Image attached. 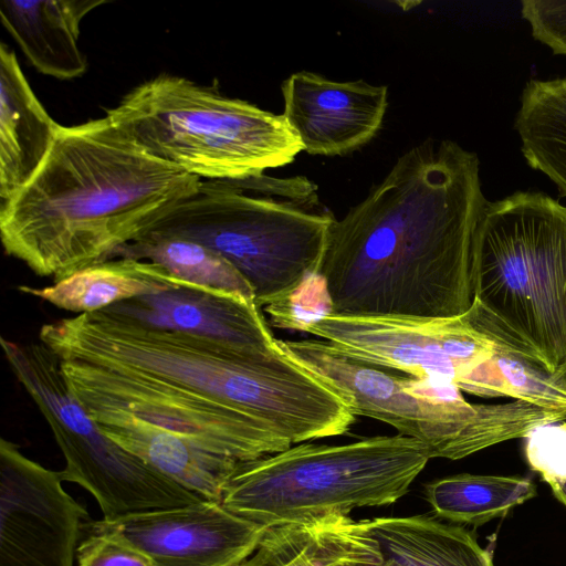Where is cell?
<instances>
[{"mask_svg":"<svg viewBox=\"0 0 566 566\" xmlns=\"http://www.w3.org/2000/svg\"><path fill=\"white\" fill-rule=\"evenodd\" d=\"M381 562L366 566H494L465 528L429 515L366 520Z\"/></svg>","mask_w":566,"mask_h":566,"instance_id":"obj_21","label":"cell"},{"mask_svg":"<svg viewBox=\"0 0 566 566\" xmlns=\"http://www.w3.org/2000/svg\"><path fill=\"white\" fill-rule=\"evenodd\" d=\"M266 527L221 502L201 500L87 521L82 530L122 538L149 556L155 566H237L254 552Z\"/></svg>","mask_w":566,"mask_h":566,"instance_id":"obj_13","label":"cell"},{"mask_svg":"<svg viewBox=\"0 0 566 566\" xmlns=\"http://www.w3.org/2000/svg\"><path fill=\"white\" fill-rule=\"evenodd\" d=\"M188 283L158 263L118 258L83 269L49 286L19 285L18 291L57 308L82 314Z\"/></svg>","mask_w":566,"mask_h":566,"instance_id":"obj_19","label":"cell"},{"mask_svg":"<svg viewBox=\"0 0 566 566\" xmlns=\"http://www.w3.org/2000/svg\"><path fill=\"white\" fill-rule=\"evenodd\" d=\"M524 452L531 469L552 491L566 482V420L534 427L525 437Z\"/></svg>","mask_w":566,"mask_h":566,"instance_id":"obj_25","label":"cell"},{"mask_svg":"<svg viewBox=\"0 0 566 566\" xmlns=\"http://www.w3.org/2000/svg\"><path fill=\"white\" fill-rule=\"evenodd\" d=\"M336 220L307 177L259 174L202 180L197 193L142 237L208 247L240 272L256 305L266 308L289 300L318 274Z\"/></svg>","mask_w":566,"mask_h":566,"instance_id":"obj_4","label":"cell"},{"mask_svg":"<svg viewBox=\"0 0 566 566\" xmlns=\"http://www.w3.org/2000/svg\"><path fill=\"white\" fill-rule=\"evenodd\" d=\"M488 200L475 153L426 139L332 227L318 274L340 316L452 317L473 304Z\"/></svg>","mask_w":566,"mask_h":566,"instance_id":"obj_1","label":"cell"},{"mask_svg":"<svg viewBox=\"0 0 566 566\" xmlns=\"http://www.w3.org/2000/svg\"><path fill=\"white\" fill-rule=\"evenodd\" d=\"M380 562L366 520L328 515L268 526L254 552L237 566H348Z\"/></svg>","mask_w":566,"mask_h":566,"instance_id":"obj_18","label":"cell"},{"mask_svg":"<svg viewBox=\"0 0 566 566\" xmlns=\"http://www.w3.org/2000/svg\"><path fill=\"white\" fill-rule=\"evenodd\" d=\"M57 123L40 103L14 52L0 45V198H14L46 158Z\"/></svg>","mask_w":566,"mask_h":566,"instance_id":"obj_16","label":"cell"},{"mask_svg":"<svg viewBox=\"0 0 566 566\" xmlns=\"http://www.w3.org/2000/svg\"><path fill=\"white\" fill-rule=\"evenodd\" d=\"M424 491L437 516L474 526L505 516L536 494L526 478L468 473L436 480Z\"/></svg>","mask_w":566,"mask_h":566,"instance_id":"obj_23","label":"cell"},{"mask_svg":"<svg viewBox=\"0 0 566 566\" xmlns=\"http://www.w3.org/2000/svg\"><path fill=\"white\" fill-rule=\"evenodd\" d=\"M105 3L104 0H1L0 19L40 73L72 80L87 69L78 45L81 23L86 14Z\"/></svg>","mask_w":566,"mask_h":566,"instance_id":"obj_17","label":"cell"},{"mask_svg":"<svg viewBox=\"0 0 566 566\" xmlns=\"http://www.w3.org/2000/svg\"><path fill=\"white\" fill-rule=\"evenodd\" d=\"M62 482L0 440V566H73L88 514Z\"/></svg>","mask_w":566,"mask_h":566,"instance_id":"obj_12","label":"cell"},{"mask_svg":"<svg viewBox=\"0 0 566 566\" xmlns=\"http://www.w3.org/2000/svg\"><path fill=\"white\" fill-rule=\"evenodd\" d=\"M97 427L119 447L203 500L221 502L226 484L240 462L139 422Z\"/></svg>","mask_w":566,"mask_h":566,"instance_id":"obj_20","label":"cell"},{"mask_svg":"<svg viewBox=\"0 0 566 566\" xmlns=\"http://www.w3.org/2000/svg\"><path fill=\"white\" fill-rule=\"evenodd\" d=\"M554 380L566 389V361L553 374Z\"/></svg>","mask_w":566,"mask_h":566,"instance_id":"obj_28","label":"cell"},{"mask_svg":"<svg viewBox=\"0 0 566 566\" xmlns=\"http://www.w3.org/2000/svg\"><path fill=\"white\" fill-rule=\"evenodd\" d=\"M365 565H367V564H365ZM348 566H364V565H348Z\"/></svg>","mask_w":566,"mask_h":566,"instance_id":"obj_30","label":"cell"},{"mask_svg":"<svg viewBox=\"0 0 566 566\" xmlns=\"http://www.w3.org/2000/svg\"><path fill=\"white\" fill-rule=\"evenodd\" d=\"M521 13L535 40L566 55V0H523Z\"/></svg>","mask_w":566,"mask_h":566,"instance_id":"obj_27","label":"cell"},{"mask_svg":"<svg viewBox=\"0 0 566 566\" xmlns=\"http://www.w3.org/2000/svg\"><path fill=\"white\" fill-rule=\"evenodd\" d=\"M522 154L566 197V77L531 80L514 119Z\"/></svg>","mask_w":566,"mask_h":566,"instance_id":"obj_22","label":"cell"},{"mask_svg":"<svg viewBox=\"0 0 566 566\" xmlns=\"http://www.w3.org/2000/svg\"><path fill=\"white\" fill-rule=\"evenodd\" d=\"M39 340L59 359L130 370L241 410L292 444L332 437L344 416L337 391L279 344L271 354L243 353L108 310L43 324Z\"/></svg>","mask_w":566,"mask_h":566,"instance_id":"obj_3","label":"cell"},{"mask_svg":"<svg viewBox=\"0 0 566 566\" xmlns=\"http://www.w3.org/2000/svg\"><path fill=\"white\" fill-rule=\"evenodd\" d=\"M302 332L340 354L471 394L502 339L497 323L475 300L452 317H375L327 314Z\"/></svg>","mask_w":566,"mask_h":566,"instance_id":"obj_11","label":"cell"},{"mask_svg":"<svg viewBox=\"0 0 566 566\" xmlns=\"http://www.w3.org/2000/svg\"><path fill=\"white\" fill-rule=\"evenodd\" d=\"M201 182L145 151L106 115L59 124L33 178L0 205L1 242L7 255L55 283L112 260Z\"/></svg>","mask_w":566,"mask_h":566,"instance_id":"obj_2","label":"cell"},{"mask_svg":"<svg viewBox=\"0 0 566 566\" xmlns=\"http://www.w3.org/2000/svg\"><path fill=\"white\" fill-rule=\"evenodd\" d=\"M118 258L158 263L180 280L254 300L249 283L228 260L191 240L145 235L118 248L112 260Z\"/></svg>","mask_w":566,"mask_h":566,"instance_id":"obj_24","label":"cell"},{"mask_svg":"<svg viewBox=\"0 0 566 566\" xmlns=\"http://www.w3.org/2000/svg\"><path fill=\"white\" fill-rule=\"evenodd\" d=\"M78 566H155L144 552L108 534H87L76 549Z\"/></svg>","mask_w":566,"mask_h":566,"instance_id":"obj_26","label":"cell"},{"mask_svg":"<svg viewBox=\"0 0 566 566\" xmlns=\"http://www.w3.org/2000/svg\"><path fill=\"white\" fill-rule=\"evenodd\" d=\"M59 360L70 391L96 424L139 422L237 461L292 447L270 423L166 381L77 359Z\"/></svg>","mask_w":566,"mask_h":566,"instance_id":"obj_10","label":"cell"},{"mask_svg":"<svg viewBox=\"0 0 566 566\" xmlns=\"http://www.w3.org/2000/svg\"><path fill=\"white\" fill-rule=\"evenodd\" d=\"M473 291L554 374L566 361V207L537 191L485 203Z\"/></svg>","mask_w":566,"mask_h":566,"instance_id":"obj_7","label":"cell"},{"mask_svg":"<svg viewBox=\"0 0 566 566\" xmlns=\"http://www.w3.org/2000/svg\"><path fill=\"white\" fill-rule=\"evenodd\" d=\"M105 310L243 353L265 355L277 349V339L255 301L234 292L188 283L126 300Z\"/></svg>","mask_w":566,"mask_h":566,"instance_id":"obj_15","label":"cell"},{"mask_svg":"<svg viewBox=\"0 0 566 566\" xmlns=\"http://www.w3.org/2000/svg\"><path fill=\"white\" fill-rule=\"evenodd\" d=\"M0 344L11 371L39 408L63 453V482L88 491L103 518L203 500L107 438L72 395L59 358L44 344H23L3 336Z\"/></svg>","mask_w":566,"mask_h":566,"instance_id":"obj_9","label":"cell"},{"mask_svg":"<svg viewBox=\"0 0 566 566\" xmlns=\"http://www.w3.org/2000/svg\"><path fill=\"white\" fill-rule=\"evenodd\" d=\"M283 117L311 155L337 156L367 144L382 125L388 90L365 81L337 82L301 71L281 86Z\"/></svg>","mask_w":566,"mask_h":566,"instance_id":"obj_14","label":"cell"},{"mask_svg":"<svg viewBox=\"0 0 566 566\" xmlns=\"http://www.w3.org/2000/svg\"><path fill=\"white\" fill-rule=\"evenodd\" d=\"M293 360L331 385L355 416L394 427L423 443L431 458L459 460L494 444L524 438L534 427L564 417L535 405L471 403L454 385L397 376L352 359L324 340L277 339Z\"/></svg>","mask_w":566,"mask_h":566,"instance_id":"obj_8","label":"cell"},{"mask_svg":"<svg viewBox=\"0 0 566 566\" xmlns=\"http://www.w3.org/2000/svg\"><path fill=\"white\" fill-rule=\"evenodd\" d=\"M430 459L423 443L398 433L339 446L301 443L238 462L221 503L264 526L348 516L398 501Z\"/></svg>","mask_w":566,"mask_h":566,"instance_id":"obj_6","label":"cell"},{"mask_svg":"<svg viewBox=\"0 0 566 566\" xmlns=\"http://www.w3.org/2000/svg\"><path fill=\"white\" fill-rule=\"evenodd\" d=\"M554 495L566 505V482L553 491Z\"/></svg>","mask_w":566,"mask_h":566,"instance_id":"obj_29","label":"cell"},{"mask_svg":"<svg viewBox=\"0 0 566 566\" xmlns=\"http://www.w3.org/2000/svg\"><path fill=\"white\" fill-rule=\"evenodd\" d=\"M106 116L145 151L201 180L264 174L303 150L282 114L177 75L143 82Z\"/></svg>","mask_w":566,"mask_h":566,"instance_id":"obj_5","label":"cell"}]
</instances>
